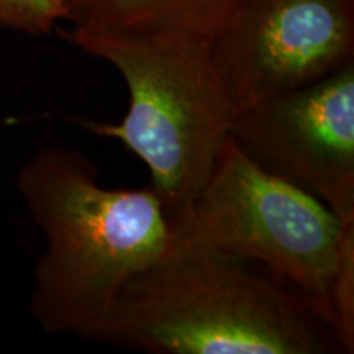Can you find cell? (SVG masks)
<instances>
[{
	"label": "cell",
	"instance_id": "obj_1",
	"mask_svg": "<svg viewBox=\"0 0 354 354\" xmlns=\"http://www.w3.org/2000/svg\"><path fill=\"white\" fill-rule=\"evenodd\" d=\"M92 339L149 354L346 353L320 305L271 269L187 248L128 279Z\"/></svg>",
	"mask_w": 354,
	"mask_h": 354
},
{
	"label": "cell",
	"instance_id": "obj_2",
	"mask_svg": "<svg viewBox=\"0 0 354 354\" xmlns=\"http://www.w3.org/2000/svg\"><path fill=\"white\" fill-rule=\"evenodd\" d=\"M17 189L44 238L30 312L46 333L92 339L128 279L171 251L161 198L104 187L86 154L56 146L21 166Z\"/></svg>",
	"mask_w": 354,
	"mask_h": 354
},
{
	"label": "cell",
	"instance_id": "obj_3",
	"mask_svg": "<svg viewBox=\"0 0 354 354\" xmlns=\"http://www.w3.org/2000/svg\"><path fill=\"white\" fill-rule=\"evenodd\" d=\"M57 33L122 76L128 112L120 122H74L141 159L171 223L201 192L232 130L234 112L209 44L71 28Z\"/></svg>",
	"mask_w": 354,
	"mask_h": 354
},
{
	"label": "cell",
	"instance_id": "obj_4",
	"mask_svg": "<svg viewBox=\"0 0 354 354\" xmlns=\"http://www.w3.org/2000/svg\"><path fill=\"white\" fill-rule=\"evenodd\" d=\"M349 223L256 165L228 136L201 192L171 221L172 248L263 264L310 295L330 320V287Z\"/></svg>",
	"mask_w": 354,
	"mask_h": 354
},
{
	"label": "cell",
	"instance_id": "obj_5",
	"mask_svg": "<svg viewBox=\"0 0 354 354\" xmlns=\"http://www.w3.org/2000/svg\"><path fill=\"white\" fill-rule=\"evenodd\" d=\"M209 51L236 113L354 63V0H245Z\"/></svg>",
	"mask_w": 354,
	"mask_h": 354
},
{
	"label": "cell",
	"instance_id": "obj_6",
	"mask_svg": "<svg viewBox=\"0 0 354 354\" xmlns=\"http://www.w3.org/2000/svg\"><path fill=\"white\" fill-rule=\"evenodd\" d=\"M230 136L256 165L354 220V63L240 110Z\"/></svg>",
	"mask_w": 354,
	"mask_h": 354
},
{
	"label": "cell",
	"instance_id": "obj_7",
	"mask_svg": "<svg viewBox=\"0 0 354 354\" xmlns=\"http://www.w3.org/2000/svg\"><path fill=\"white\" fill-rule=\"evenodd\" d=\"M245 0H61L71 30L209 44Z\"/></svg>",
	"mask_w": 354,
	"mask_h": 354
},
{
	"label": "cell",
	"instance_id": "obj_8",
	"mask_svg": "<svg viewBox=\"0 0 354 354\" xmlns=\"http://www.w3.org/2000/svg\"><path fill=\"white\" fill-rule=\"evenodd\" d=\"M328 313L344 351H354V221L346 227L342 254L331 281Z\"/></svg>",
	"mask_w": 354,
	"mask_h": 354
},
{
	"label": "cell",
	"instance_id": "obj_9",
	"mask_svg": "<svg viewBox=\"0 0 354 354\" xmlns=\"http://www.w3.org/2000/svg\"><path fill=\"white\" fill-rule=\"evenodd\" d=\"M63 17L61 0H0V26L30 37L53 33Z\"/></svg>",
	"mask_w": 354,
	"mask_h": 354
}]
</instances>
